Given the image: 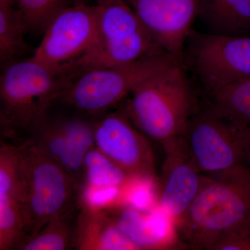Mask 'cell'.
I'll list each match as a JSON object with an SVG mask.
<instances>
[{
	"instance_id": "cell-1",
	"label": "cell",
	"mask_w": 250,
	"mask_h": 250,
	"mask_svg": "<svg viewBox=\"0 0 250 250\" xmlns=\"http://www.w3.org/2000/svg\"><path fill=\"white\" fill-rule=\"evenodd\" d=\"M72 82L32 57L8 63L0 80L1 141H27Z\"/></svg>"
},
{
	"instance_id": "cell-2",
	"label": "cell",
	"mask_w": 250,
	"mask_h": 250,
	"mask_svg": "<svg viewBox=\"0 0 250 250\" xmlns=\"http://www.w3.org/2000/svg\"><path fill=\"white\" fill-rule=\"evenodd\" d=\"M180 219L182 236L196 250H211L227 233L250 223V169L241 165L205 175L200 191Z\"/></svg>"
},
{
	"instance_id": "cell-3",
	"label": "cell",
	"mask_w": 250,
	"mask_h": 250,
	"mask_svg": "<svg viewBox=\"0 0 250 250\" xmlns=\"http://www.w3.org/2000/svg\"><path fill=\"white\" fill-rule=\"evenodd\" d=\"M195 107L187 69L177 62L139 85L118 108L148 139L163 145L184 136Z\"/></svg>"
},
{
	"instance_id": "cell-4",
	"label": "cell",
	"mask_w": 250,
	"mask_h": 250,
	"mask_svg": "<svg viewBox=\"0 0 250 250\" xmlns=\"http://www.w3.org/2000/svg\"><path fill=\"white\" fill-rule=\"evenodd\" d=\"M16 146L24 218L21 245L35 236L52 219L79 205L84 191L72 176L31 141Z\"/></svg>"
},
{
	"instance_id": "cell-5",
	"label": "cell",
	"mask_w": 250,
	"mask_h": 250,
	"mask_svg": "<svg viewBox=\"0 0 250 250\" xmlns=\"http://www.w3.org/2000/svg\"><path fill=\"white\" fill-rule=\"evenodd\" d=\"M177 62L174 56L161 50L125 65L88 70L77 77L57 102L97 118L119 107L135 88Z\"/></svg>"
},
{
	"instance_id": "cell-6",
	"label": "cell",
	"mask_w": 250,
	"mask_h": 250,
	"mask_svg": "<svg viewBox=\"0 0 250 250\" xmlns=\"http://www.w3.org/2000/svg\"><path fill=\"white\" fill-rule=\"evenodd\" d=\"M95 5L96 33L90 48L70 72L74 80L88 70L125 65L164 50L126 0H98Z\"/></svg>"
},
{
	"instance_id": "cell-7",
	"label": "cell",
	"mask_w": 250,
	"mask_h": 250,
	"mask_svg": "<svg viewBox=\"0 0 250 250\" xmlns=\"http://www.w3.org/2000/svg\"><path fill=\"white\" fill-rule=\"evenodd\" d=\"M189 68L208 95L250 79V36L216 35L192 30L184 50Z\"/></svg>"
},
{
	"instance_id": "cell-8",
	"label": "cell",
	"mask_w": 250,
	"mask_h": 250,
	"mask_svg": "<svg viewBox=\"0 0 250 250\" xmlns=\"http://www.w3.org/2000/svg\"><path fill=\"white\" fill-rule=\"evenodd\" d=\"M248 128L233 125L210 106L196 111L184 135L199 172L213 175L245 165Z\"/></svg>"
},
{
	"instance_id": "cell-9",
	"label": "cell",
	"mask_w": 250,
	"mask_h": 250,
	"mask_svg": "<svg viewBox=\"0 0 250 250\" xmlns=\"http://www.w3.org/2000/svg\"><path fill=\"white\" fill-rule=\"evenodd\" d=\"M97 22L95 4L64 6L49 22L31 57L50 70L71 78L72 68L93 43Z\"/></svg>"
},
{
	"instance_id": "cell-10",
	"label": "cell",
	"mask_w": 250,
	"mask_h": 250,
	"mask_svg": "<svg viewBox=\"0 0 250 250\" xmlns=\"http://www.w3.org/2000/svg\"><path fill=\"white\" fill-rule=\"evenodd\" d=\"M95 147L133 179L154 180L155 162L149 139L121 108L93 118Z\"/></svg>"
},
{
	"instance_id": "cell-11",
	"label": "cell",
	"mask_w": 250,
	"mask_h": 250,
	"mask_svg": "<svg viewBox=\"0 0 250 250\" xmlns=\"http://www.w3.org/2000/svg\"><path fill=\"white\" fill-rule=\"evenodd\" d=\"M27 141L72 176L84 191L83 161L87 152L95 147L93 118L77 111L53 116L50 108Z\"/></svg>"
},
{
	"instance_id": "cell-12",
	"label": "cell",
	"mask_w": 250,
	"mask_h": 250,
	"mask_svg": "<svg viewBox=\"0 0 250 250\" xmlns=\"http://www.w3.org/2000/svg\"><path fill=\"white\" fill-rule=\"evenodd\" d=\"M157 45L184 65L200 0H126Z\"/></svg>"
},
{
	"instance_id": "cell-13",
	"label": "cell",
	"mask_w": 250,
	"mask_h": 250,
	"mask_svg": "<svg viewBox=\"0 0 250 250\" xmlns=\"http://www.w3.org/2000/svg\"><path fill=\"white\" fill-rule=\"evenodd\" d=\"M162 146L166 156L159 180V205L166 214L180 219L200 191L205 175L192 162L184 136Z\"/></svg>"
},
{
	"instance_id": "cell-14",
	"label": "cell",
	"mask_w": 250,
	"mask_h": 250,
	"mask_svg": "<svg viewBox=\"0 0 250 250\" xmlns=\"http://www.w3.org/2000/svg\"><path fill=\"white\" fill-rule=\"evenodd\" d=\"M24 233L17 147L0 143V250H16Z\"/></svg>"
},
{
	"instance_id": "cell-15",
	"label": "cell",
	"mask_w": 250,
	"mask_h": 250,
	"mask_svg": "<svg viewBox=\"0 0 250 250\" xmlns=\"http://www.w3.org/2000/svg\"><path fill=\"white\" fill-rule=\"evenodd\" d=\"M74 249L78 250H135L139 247L128 239L98 205L83 196L77 218Z\"/></svg>"
},
{
	"instance_id": "cell-16",
	"label": "cell",
	"mask_w": 250,
	"mask_h": 250,
	"mask_svg": "<svg viewBox=\"0 0 250 250\" xmlns=\"http://www.w3.org/2000/svg\"><path fill=\"white\" fill-rule=\"evenodd\" d=\"M197 18L210 34L250 36V0H200Z\"/></svg>"
},
{
	"instance_id": "cell-17",
	"label": "cell",
	"mask_w": 250,
	"mask_h": 250,
	"mask_svg": "<svg viewBox=\"0 0 250 250\" xmlns=\"http://www.w3.org/2000/svg\"><path fill=\"white\" fill-rule=\"evenodd\" d=\"M97 205L110 221L140 250L154 249L162 243L161 237L154 231L148 219L139 210L116 203L108 202Z\"/></svg>"
},
{
	"instance_id": "cell-18",
	"label": "cell",
	"mask_w": 250,
	"mask_h": 250,
	"mask_svg": "<svg viewBox=\"0 0 250 250\" xmlns=\"http://www.w3.org/2000/svg\"><path fill=\"white\" fill-rule=\"evenodd\" d=\"M83 198V197H82ZM82 202V200H81ZM79 205L56 217L45 225L35 236L23 242L18 250H66L74 249Z\"/></svg>"
},
{
	"instance_id": "cell-19",
	"label": "cell",
	"mask_w": 250,
	"mask_h": 250,
	"mask_svg": "<svg viewBox=\"0 0 250 250\" xmlns=\"http://www.w3.org/2000/svg\"><path fill=\"white\" fill-rule=\"evenodd\" d=\"M210 107L242 128H250V79L239 81L208 95Z\"/></svg>"
},
{
	"instance_id": "cell-20",
	"label": "cell",
	"mask_w": 250,
	"mask_h": 250,
	"mask_svg": "<svg viewBox=\"0 0 250 250\" xmlns=\"http://www.w3.org/2000/svg\"><path fill=\"white\" fill-rule=\"evenodd\" d=\"M83 177L85 196L93 190H118L133 179L96 147L85 156Z\"/></svg>"
},
{
	"instance_id": "cell-21",
	"label": "cell",
	"mask_w": 250,
	"mask_h": 250,
	"mask_svg": "<svg viewBox=\"0 0 250 250\" xmlns=\"http://www.w3.org/2000/svg\"><path fill=\"white\" fill-rule=\"evenodd\" d=\"M12 0H0V59L11 62L28 49L25 33L27 25ZM8 64V63H7Z\"/></svg>"
},
{
	"instance_id": "cell-22",
	"label": "cell",
	"mask_w": 250,
	"mask_h": 250,
	"mask_svg": "<svg viewBox=\"0 0 250 250\" xmlns=\"http://www.w3.org/2000/svg\"><path fill=\"white\" fill-rule=\"evenodd\" d=\"M28 31L44 32L55 15L64 7L62 0H16Z\"/></svg>"
},
{
	"instance_id": "cell-23",
	"label": "cell",
	"mask_w": 250,
	"mask_h": 250,
	"mask_svg": "<svg viewBox=\"0 0 250 250\" xmlns=\"http://www.w3.org/2000/svg\"><path fill=\"white\" fill-rule=\"evenodd\" d=\"M211 250H250V223L227 233Z\"/></svg>"
},
{
	"instance_id": "cell-24",
	"label": "cell",
	"mask_w": 250,
	"mask_h": 250,
	"mask_svg": "<svg viewBox=\"0 0 250 250\" xmlns=\"http://www.w3.org/2000/svg\"><path fill=\"white\" fill-rule=\"evenodd\" d=\"M245 165L250 170V128H248V133H247Z\"/></svg>"
},
{
	"instance_id": "cell-25",
	"label": "cell",
	"mask_w": 250,
	"mask_h": 250,
	"mask_svg": "<svg viewBox=\"0 0 250 250\" xmlns=\"http://www.w3.org/2000/svg\"><path fill=\"white\" fill-rule=\"evenodd\" d=\"M13 1H14V2L15 3V4H16V0H12Z\"/></svg>"
}]
</instances>
